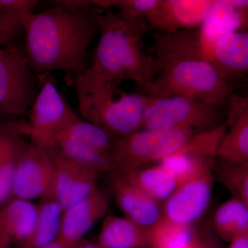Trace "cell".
<instances>
[{
    "instance_id": "cell-29",
    "label": "cell",
    "mask_w": 248,
    "mask_h": 248,
    "mask_svg": "<svg viewBox=\"0 0 248 248\" xmlns=\"http://www.w3.org/2000/svg\"><path fill=\"white\" fill-rule=\"evenodd\" d=\"M38 2L36 0H0V14L12 18L21 24L23 18L34 13Z\"/></svg>"
},
{
    "instance_id": "cell-20",
    "label": "cell",
    "mask_w": 248,
    "mask_h": 248,
    "mask_svg": "<svg viewBox=\"0 0 248 248\" xmlns=\"http://www.w3.org/2000/svg\"><path fill=\"white\" fill-rule=\"evenodd\" d=\"M120 175L158 202L167 200L178 186L172 174L159 164L145 166Z\"/></svg>"
},
{
    "instance_id": "cell-17",
    "label": "cell",
    "mask_w": 248,
    "mask_h": 248,
    "mask_svg": "<svg viewBox=\"0 0 248 248\" xmlns=\"http://www.w3.org/2000/svg\"><path fill=\"white\" fill-rule=\"evenodd\" d=\"M3 130L0 153V206L12 197L15 171L23 151L27 145L22 138L29 135L27 121L10 120L0 122Z\"/></svg>"
},
{
    "instance_id": "cell-1",
    "label": "cell",
    "mask_w": 248,
    "mask_h": 248,
    "mask_svg": "<svg viewBox=\"0 0 248 248\" xmlns=\"http://www.w3.org/2000/svg\"><path fill=\"white\" fill-rule=\"evenodd\" d=\"M153 35V75L143 89L148 97L182 96L221 107L240 86L220 76L200 29Z\"/></svg>"
},
{
    "instance_id": "cell-19",
    "label": "cell",
    "mask_w": 248,
    "mask_h": 248,
    "mask_svg": "<svg viewBox=\"0 0 248 248\" xmlns=\"http://www.w3.org/2000/svg\"><path fill=\"white\" fill-rule=\"evenodd\" d=\"M101 248H148L147 228L129 219L108 215L99 236Z\"/></svg>"
},
{
    "instance_id": "cell-10",
    "label": "cell",
    "mask_w": 248,
    "mask_h": 248,
    "mask_svg": "<svg viewBox=\"0 0 248 248\" xmlns=\"http://www.w3.org/2000/svg\"><path fill=\"white\" fill-rule=\"evenodd\" d=\"M214 0H158L146 17L148 30L159 33L200 29L216 4Z\"/></svg>"
},
{
    "instance_id": "cell-11",
    "label": "cell",
    "mask_w": 248,
    "mask_h": 248,
    "mask_svg": "<svg viewBox=\"0 0 248 248\" xmlns=\"http://www.w3.org/2000/svg\"><path fill=\"white\" fill-rule=\"evenodd\" d=\"M53 172L51 151L27 143L15 171L12 196L29 201L43 197L51 185Z\"/></svg>"
},
{
    "instance_id": "cell-33",
    "label": "cell",
    "mask_w": 248,
    "mask_h": 248,
    "mask_svg": "<svg viewBox=\"0 0 248 248\" xmlns=\"http://www.w3.org/2000/svg\"><path fill=\"white\" fill-rule=\"evenodd\" d=\"M230 243L229 248H248V232L238 235Z\"/></svg>"
},
{
    "instance_id": "cell-32",
    "label": "cell",
    "mask_w": 248,
    "mask_h": 248,
    "mask_svg": "<svg viewBox=\"0 0 248 248\" xmlns=\"http://www.w3.org/2000/svg\"><path fill=\"white\" fill-rule=\"evenodd\" d=\"M50 2L53 5H58V6L73 10L91 11L95 9V6L92 4L91 0H58V1H52Z\"/></svg>"
},
{
    "instance_id": "cell-4",
    "label": "cell",
    "mask_w": 248,
    "mask_h": 248,
    "mask_svg": "<svg viewBox=\"0 0 248 248\" xmlns=\"http://www.w3.org/2000/svg\"><path fill=\"white\" fill-rule=\"evenodd\" d=\"M81 117L113 137H122L142 129L148 96L132 94L120 85L94 76L89 71L75 75Z\"/></svg>"
},
{
    "instance_id": "cell-16",
    "label": "cell",
    "mask_w": 248,
    "mask_h": 248,
    "mask_svg": "<svg viewBox=\"0 0 248 248\" xmlns=\"http://www.w3.org/2000/svg\"><path fill=\"white\" fill-rule=\"evenodd\" d=\"M112 179V192L126 218L143 228H148L162 217L159 202L128 182L120 174Z\"/></svg>"
},
{
    "instance_id": "cell-28",
    "label": "cell",
    "mask_w": 248,
    "mask_h": 248,
    "mask_svg": "<svg viewBox=\"0 0 248 248\" xmlns=\"http://www.w3.org/2000/svg\"><path fill=\"white\" fill-rule=\"evenodd\" d=\"M91 2L99 9L115 8L120 14L143 18L146 20L157 4L158 0H91Z\"/></svg>"
},
{
    "instance_id": "cell-12",
    "label": "cell",
    "mask_w": 248,
    "mask_h": 248,
    "mask_svg": "<svg viewBox=\"0 0 248 248\" xmlns=\"http://www.w3.org/2000/svg\"><path fill=\"white\" fill-rule=\"evenodd\" d=\"M213 171L178 186L166 200L162 217L170 221L192 226L208 208L213 193Z\"/></svg>"
},
{
    "instance_id": "cell-14",
    "label": "cell",
    "mask_w": 248,
    "mask_h": 248,
    "mask_svg": "<svg viewBox=\"0 0 248 248\" xmlns=\"http://www.w3.org/2000/svg\"><path fill=\"white\" fill-rule=\"evenodd\" d=\"M226 104L227 128L217 157L233 164L248 162V97L231 94Z\"/></svg>"
},
{
    "instance_id": "cell-38",
    "label": "cell",
    "mask_w": 248,
    "mask_h": 248,
    "mask_svg": "<svg viewBox=\"0 0 248 248\" xmlns=\"http://www.w3.org/2000/svg\"><path fill=\"white\" fill-rule=\"evenodd\" d=\"M2 115H1V114H0V117H2Z\"/></svg>"
},
{
    "instance_id": "cell-5",
    "label": "cell",
    "mask_w": 248,
    "mask_h": 248,
    "mask_svg": "<svg viewBox=\"0 0 248 248\" xmlns=\"http://www.w3.org/2000/svg\"><path fill=\"white\" fill-rule=\"evenodd\" d=\"M195 132L182 129H141L115 137L111 151L114 170L123 174L159 162L185 146Z\"/></svg>"
},
{
    "instance_id": "cell-13",
    "label": "cell",
    "mask_w": 248,
    "mask_h": 248,
    "mask_svg": "<svg viewBox=\"0 0 248 248\" xmlns=\"http://www.w3.org/2000/svg\"><path fill=\"white\" fill-rule=\"evenodd\" d=\"M214 66L225 81L237 83L248 72L247 31H231L217 36L209 47Z\"/></svg>"
},
{
    "instance_id": "cell-3",
    "label": "cell",
    "mask_w": 248,
    "mask_h": 248,
    "mask_svg": "<svg viewBox=\"0 0 248 248\" xmlns=\"http://www.w3.org/2000/svg\"><path fill=\"white\" fill-rule=\"evenodd\" d=\"M99 27V42L88 71L98 78L120 85L133 81L144 89L153 75V60L143 48L146 21L111 9L92 11Z\"/></svg>"
},
{
    "instance_id": "cell-24",
    "label": "cell",
    "mask_w": 248,
    "mask_h": 248,
    "mask_svg": "<svg viewBox=\"0 0 248 248\" xmlns=\"http://www.w3.org/2000/svg\"><path fill=\"white\" fill-rule=\"evenodd\" d=\"M54 149L57 150L65 157L91 170L97 174L114 170L110 155L75 140L59 138L55 141Z\"/></svg>"
},
{
    "instance_id": "cell-35",
    "label": "cell",
    "mask_w": 248,
    "mask_h": 248,
    "mask_svg": "<svg viewBox=\"0 0 248 248\" xmlns=\"http://www.w3.org/2000/svg\"><path fill=\"white\" fill-rule=\"evenodd\" d=\"M11 241L0 227V248H9Z\"/></svg>"
},
{
    "instance_id": "cell-22",
    "label": "cell",
    "mask_w": 248,
    "mask_h": 248,
    "mask_svg": "<svg viewBox=\"0 0 248 248\" xmlns=\"http://www.w3.org/2000/svg\"><path fill=\"white\" fill-rule=\"evenodd\" d=\"M193 226L175 223L161 217L147 228L148 248H189L197 235Z\"/></svg>"
},
{
    "instance_id": "cell-37",
    "label": "cell",
    "mask_w": 248,
    "mask_h": 248,
    "mask_svg": "<svg viewBox=\"0 0 248 248\" xmlns=\"http://www.w3.org/2000/svg\"><path fill=\"white\" fill-rule=\"evenodd\" d=\"M3 130L0 124V153H1V144H2Z\"/></svg>"
},
{
    "instance_id": "cell-7",
    "label": "cell",
    "mask_w": 248,
    "mask_h": 248,
    "mask_svg": "<svg viewBox=\"0 0 248 248\" xmlns=\"http://www.w3.org/2000/svg\"><path fill=\"white\" fill-rule=\"evenodd\" d=\"M37 76L40 89L28 112L29 135L31 144L51 151L58 134L81 116L62 96L51 73Z\"/></svg>"
},
{
    "instance_id": "cell-15",
    "label": "cell",
    "mask_w": 248,
    "mask_h": 248,
    "mask_svg": "<svg viewBox=\"0 0 248 248\" xmlns=\"http://www.w3.org/2000/svg\"><path fill=\"white\" fill-rule=\"evenodd\" d=\"M108 202L104 192L97 188L84 200L63 212L57 241L71 248L107 213Z\"/></svg>"
},
{
    "instance_id": "cell-8",
    "label": "cell",
    "mask_w": 248,
    "mask_h": 248,
    "mask_svg": "<svg viewBox=\"0 0 248 248\" xmlns=\"http://www.w3.org/2000/svg\"><path fill=\"white\" fill-rule=\"evenodd\" d=\"M40 84L24 54L0 46V114L19 117L30 110Z\"/></svg>"
},
{
    "instance_id": "cell-36",
    "label": "cell",
    "mask_w": 248,
    "mask_h": 248,
    "mask_svg": "<svg viewBox=\"0 0 248 248\" xmlns=\"http://www.w3.org/2000/svg\"><path fill=\"white\" fill-rule=\"evenodd\" d=\"M35 248H66L64 246H62L59 241H55L53 242L50 243V244L45 245V246H41V247Z\"/></svg>"
},
{
    "instance_id": "cell-34",
    "label": "cell",
    "mask_w": 248,
    "mask_h": 248,
    "mask_svg": "<svg viewBox=\"0 0 248 248\" xmlns=\"http://www.w3.org/2000/svg\"><path fill=\"white\" fill-rule=\"evenodd\" d=\"M71 248H101L99 245L93 244L87 240L84 239L80 240L76 244L73 245Z\"/></svg>"
},
{
    "instance_id": "cell-9",
    "label": "cell",
    "mask_w": 248,
    "mask_h": 248,
    "mask_svg": "<svg viewBox=\"0 0 248 248\" xmlns=\"http://www.w3.org/2000/svg\"><path fill=\"white\" fill-rule=\"evenodd\" d=\"M50 151L54 166L53 180L42 198L55 199L63 212L97 188V174L65 157L57 150Z\"/></svg>"
},
{
    "instance_id": "cell-18",
    "label": "cell",
    "mask_w": 248,
    "mask_h": 248,
    "mask_svg": "<svg viewBox=\"0 0 248 248\" xmlns=\"http://www.w3.org/2000/svg\"><path fill=\"white\" fill-rule=\"evenodd\" d=\"M38 206L31 201L14 197L0 206V227L13 241L23 245L35 231Z\"/></svg>"
},
{
    "instance_id": "cell-30",
    "label": "cell",
    "mask_w": 248,
    "mask_h": 248,
    "mask_svg": "<svg viewBox=\"0 0 248 248\" xmlns=\"http://www.w3.org/2000/svg\"><path fill=\"white\" fill-rule=\"evenodd\" d=\"M21 29L22 26L17 21L0 14V46L11 40Z\"/></svg>"
},
{
    "instance_id": "cell-6",
    "label": "cell",
    "mask_w": 248,
    "mask_h": 248,
    "mask_svg": "<svg viewBox=\"0 0 248 248\" xmlns=\"http://www.w3.org/2000/svg\"><path fill=\"white\" fill-rule=\"evenodd\" d=\"M226 117V112H223L218 106L191 98L148 97L142 129H182L201 133L223 125Z\"/></svg>"
},
{
    "instance_id": "cell-25",
    "label": "cell",
    "mask_w": 248,
    "mask_h": 248,
    "mask_svg": "<svg viewBox=\"0 0 248 248\" xmlns=\"http://www.w3.org/2000/svg\"><path fill=\"white\" fill-rule=\"evenodd\" d=\"M59 138L75 140L111 156L115 137L80 117L59 133L56 140Z\"/></svg>"
},
{
    "instance_id": "cell-2",
    "label": "cell",
    "mask_w": 248,
    "mask_h": 248,
    "mask_svg": "<svg viewBox=\"0 0 248 248\" xmlns=\"http://www.w3.org/2000/svg\"><path fill=\"white\" fill-rule=\"evenodd\" d=\"M92 11L53 5L23 18L24 58L36 75L53 71L79 75L89 69L86 50L99 32Z\"/></svg>"
},
{
    "instance_id": "cell-26",
    "label": "cell",
    "mask_w": 248,
    "mask_h": 248,
    "mask_svg": "<svg viewBox=\"0 0 248 248\" xmlns=\"http://www.w3.org/2000/svg\"><path fill=\"white\" fill-rule=\"evenodd\" d=\"M159 164L172 174L178 186L211 172L214 168L212 165L181 151L164 158Z\"/></svg>"
},
{
    "instance_id": "cell-21",
    "label": "cell",
    "mask_w": 248,
    "mask_h": 248,
    "mask_svg": "<svg viewBox=\"0 0 248 248\" xmlns=\"http://www.w3.org/2000/svg\"><path fill=\"white\" fill-rule=\"evenodd\" d=\"M213 224L217 236L231 242L238 235L248 232V206L239 199H230L215 211Z\"/></svg>"
},
{
    "instance_id": "cell-27",
    "label": "cell",
    "mask_w": 248,
    "mask_h": 248,
    "mask_svg": "<svg viewBox=\"0 0 248 248\" xmlns=\"http://www.w3.org/2000/svg\"><path fill=\"white\" fill-rule=\"evenodd\" d=\"M215 168L220 182L233 197L239 199L248 206V162L233 164L222 161L219 165L215 163Z\"/></svg>"
},
{
    "instance_id": "cell-31",
    "label": "cell",
    "mask_w": 248,
    "mask_h": 248,
    "mask_svg": "<svg viewBox=\"0 0 248 248\" xmlns=\"http://www.w3.org/2000/svg\"><path fill=\"white\" fill-rule=\"evenodd\" d=\"M189 248H221V245L216 236L210 233H197L193 244Z\"/></svg>"
},
{
    "instance_id": "cell-23",
    "label": "cell",
    "mask_w": 248,
    "mask_h": 248,
    "mask_svg": "<svg viewBox=\"0 0 248 248\" xmlns=\"http://www.w3.org/2000/svg\"><path fill=\"white\" fill-rule=\"evenodd\" d=\"M63 210L55 199L42 198L38 206L35 231L22 248H35L50 244L58 239Z\"/></svg>"
}]
</instances>
